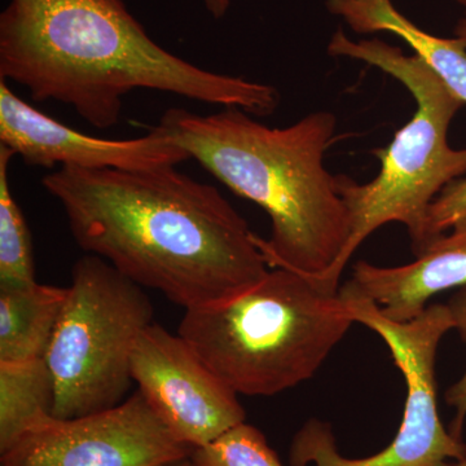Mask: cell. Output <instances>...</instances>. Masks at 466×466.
<instances>
[{
    "label": "cell",
    "instance_id": "obj_22",
    "mask_svg": "<svg viewBox=\"0 0 466 466\" xmlns=\"http://www.w3.org/2000/svg\"><path fill=\"white\" fill-rule=\"evenodd\" d=\"M455 2H458L460 5H462V7L466 9V0H455Z\"/></svg>",
    "mask_w": 466,
    "mask_h": 466
},
{
    "label": "cell",
    "instance_id": "obj_2",
    "mask_svg": "<svg viewBox=\"0 0 466 466\" xmlns=\"http://www.w3.org/2000/svg\"><path fill=\"white\" fill-rule=\"evenodd\" d=\"M0 79L35 101L72 106L100 130L121 118L135 90L269 116L274 86L220 75L157 45L124 0H9L0 15Z\"/></svg>",
    "mask_w": 466,
    "mask_h": 466
},
{
    "label": "cell",
    "instance_id": "obj_18",
    "mask_svg": "<svg viewBox=\"0 0 466 466\" xmlns=\"http://www.w3.org/2000/svg\"><path fill=\"white\" fill-rule=\"evenodd\" d=\"M446 305L452 318L453 329L458 330L466 346V287L456 289ZM446 401L456 410L455 419L450 426L451 434L462 440L466 419V370L461 379L446 391Z\"/></svg>",
    "mask_w": 466,
    "mask_h": 466
},
{
    "label": "cell",
    "instance_id": "obj_3",
    "mask_svg": "<svg viewBox=\"0 0 466 466\" xmlns=\"http://www.w3.org/2000/svg\"><path fill=\"white\" fill-rule=\"evenodd\" d=\"M251 116L238 106L208 116L174 108L157 127L227 188L266 211L271 235H256V242L269 268L318 280L337 265L351 235L341 175L324 165L336 116L312 112L283 128Z\"/></svg>",
    "mask_w": 466,
    "mask_h": 466
},
{
    "label": "cell",
    "instance_id": "obj_21",
    "mask_svg": "<svg viewBox=\"0 0 466 466\" xmlns=\"http://www.w3.org/2000/svg\"><path fill=\"white\" fill-rule=\"evenodd\" d=\"M162 466H195L193 465L192 460L189 458L177 460V461L170 462V464Z\"/></svg>",
    "mask_w": 466,
    "mask_h": 466
},
{
    "label": "cell",
    "instance_id": "obj_23",
    "mask_svg": "<svg viewBox=\"0 0 466 466\" xmlns=\"http://www.w3.org/2000/svg\"><path fill=\"white\" fill-rule=\"evenodd\" d=\"M453 466H466V460H465V461L456 462V464Z\"/></svg>",
    "mask_w": 466,
    "mask_h": 466
},
{
    "label": "cell",
    "instance_id": "obj_9",
    "mask_svg": "<svg viewBox=\"0 0 466 466\" xmlns=\"http://www.w3.org/2000/svg\"><path fill=\"white\" fill-rule=\"evenodd\" d=\"M131 375L171 433L192 450L245 422L238 392L183 337L161 325L144 330L131 358Z\"/></svg>",
    "mask_w": 466,
    "mask_h": 466
},
{
    "label": "cell",
    "instance_id": "obj_12",
    "mask_svg": "<svg viewBox=\"0 0 466 466\" xmlns=\"http://www.w3.org/2000/svg\"><path fill=\"white\" fill-rule=\"evenodd\" d=\"M327 8L355 33L388 32L400 36L466 106V43L462 39L441 38L420 29L391 0H327Z\"/></svg>",
    "mask_w": 466,
    "mask_h": 466
},
{
    "label": "cell",
    "instance_id": "obj_16",
    "mask_svg": "<svg viewBox=\"0 0 466 466\" xmlns=\"http://www.w3.org/2000/svg\"><path fill=\"white\" fill-rule=\"evenodd\" d=\"M195 466H284L256 426L241 422L217 440L193 449Z\"/></svg>",
    "mask_w": 466,
    "mask_h": 466
},
{
    "label": "cell",
    "instance_id": "obj_15",
    "mask_svg": "<svg viewBox=\"0 0 466 466\" xmlns=\"http://www.w3.org/2000/svg\"><path fill=\"white\" fill-rule=\"evenodd\" d=\"M15 153L0 144V284L35 280L33 242L25 217L9 186V162Z\"/></svg>",
    "mask_w": 466,
    "mask_h": 466
},
{
    "label": "cell",
    "instance_id": "obj_14",
    "mask_svg": "<svg viewBox=\"0 0 466 466\" xmlns=\"http://www.w3.org/2000/svg\"><path fill=\"white\" fill-rule=\"evenodd\" d=\"M55 382L45 358L0 361V453L54 419Z\"/></svg>",
    "mask_w": 466,
    "mask_h": 466
},
{
    "label": "cell",
    "instance_id": "obj_20",
    "mask_svg": "<svg viewBox=\"0 0 466 466\" xmlns=\"http://www.w3.org/2000/svg\"><path fill=\"white\" fill-rule=\"evenodd\" d=\"M455 36H458V38L462 39L466 43V12L464 16L460 18L459 23L456 24Z\"/></svg>",
    "mask_w": 466,
    "mask_h": 466
},
{
    "label": "cell",
    "instance_id": "obj_13",
    "mask_svg": "<svg viewBox=\"0 0 466 466\" xmlns=\"http://www.w3.org/2000/svg\"><path fill=\"white\" fill-rule=\"evenodd\" d=\"M69 288L0 284V361L45 358Z\"/></svg>",
    "mask_w": 466,
    "mask_h": 466
},
{
    "label": "cell",
    "instance_id": "obj_11",
    "mask_svg": "<svg viewBox=\"0 0 466 466\" xmlns=\"http://www.w3.org/2000/svg\"><path fill=\"white\" fill-rule=\"evenodd\" d=\"M415 257L413 262L398 267L359 260L350 281L379 306L383 317L412 320L437 294L466 287V218Z\"/></svg>",
    "mask_w": 466,
    "mask_h": 466
},
{
    "label": "cell",
    "instance_id": "obj_19",
    "mask_svg": "<svg viewBox=\"0 0 466 466\" xmlns=\"http://www.w3.org/2000/svg\"><path fill=\"white\" fill-rule=\"evenodd\" d=\"M207 9L214 18H222L229 8L231 0H204Z\"/></svg>",
    "mask_w": 466,
    "mask_h": 466
},
{
    "label": "cell",
    "instance_id": "obj_10",
    "mask_svg": "<svg viewBox=\"0 0 466 466\" xmlns=\"http://www.w3.org/2000/svg\"><path fill=\"white\" fill-rule=\"evenodd\" d=\"M0 144L29 167L153 170L189 156L157 126L146 137L112 140L79 133L34 108L0 79Z\"/></svg>",
    "mask_w": 466,
    "mask_h": 466
},
{
    "label": "cell",
    "instance_id": "obj_4",
    "mask_svg": "<svg viewBox=\"0 0 466 466\" xmlns=\"http://www.w3.org/2000/svg\"><path fill=\"white\" fill-rule=\"evenodd\" d=\"M354 323L339 290L271 268L226 302L186 309L177 334L233 391L272 397L311 379Z\"/></svg>",
    "mask_w": 466,
    "mask_h": 466
},
{
    "label": "cell",
    "instance_id": "obj_5",
    "mask_svg": "<svg viewBox=\"0 0 466 466\" xmlns=\"http://www.w3.org/2000/svg\"><path fill=\"white\" fill-rule=\"evenodd\" d=\"M332 56L363 61L400 82L416 101L412 118L386 148L373 150L380 171L370 183L341 175V193L351 217V235L337 265L312 280L330 293L339 290L346 266L360 245L389 223L406 226L413 254L422 241L431 202L453 180L466 177V148L449 143V130L465 106L421 57L407 56L400 47L380 41L355 42L342 29L328 45Z\"/></svg>",
    "mask_w": 466,
    "mask_h": 466
},
{
    "label": "cell",
    "instance_id": "obj_1",
    "mask_svg": "<svg viewBox=\"0 0 466 466\" xmlns=\"http://www.w3.org/2000/svg\"><path fill=\"white\" fill-rule=\"evenodd\" d=\"M42 184L82 250L184 309L226 302L271 269L256 233L219 189L177 167H63Z\"/></svg>",
    "mask_w": 466,
    "mask_h": 466
},
{
    "label": "cell",
    "instance_id": "obj_7",
    "mask_svg": "<svg viewBox=\"0 0 466 466\" xmlns=\"http://www.w3.org/2000/svg\"><path fill=\"white\" fill-rule=\"evenodd\" d=\"M339 296L355 323L385 341L406 380L403 420L386 449L363 459L342 456L330 425L309 420L291 441L290 466H453L465 461L464 441L444 428L438 412L435 359L441 339L453 329L447 305L433 303L412 320L395 321L383 317L350 280L339 288Z\"/></svg>",
    "mask_w": 466,
    "mask_h": 466
},
{
    "label": "cell",
    "instance_id": "obj_17",
    "mask_svg": "<svg viewBox=\"0 0 466 466\" xmlns=\"http://www.w3.org/2000/svg\"><path fill=\"white\" fill-rule=\"evenodd\" d=\"M466 218V177L453 180L431 202L426 214L422 241L417 254L438 236L452 228L455 223Z\"/></svg>",
    "mask_w": 466,
    "mask_h": 466
},
{
    "label": "cell",
    "instance_id": "obj_8",
    "mask_svg": "<svg viewBox=\"0 0 466 466\" xmlns=\"http://www.w3.org/2000/svg\"><path fill=\"white\" fill-rule=\"evenodd\" d=\"M191 452L137 390L100 412L54 417L2 453L0 466H162Z\"/></svg>",
    "mask_w": 466,
    "mask_h": 466
},
{
    "label": "cell",
    "instance_id": "obj_6",
    "mask_svg": "<svg viewBox=\"0 0 466 466\" xmlns=\"http://www.w3.org/2000/svg\"><path fill=\"white\" fill-rule=\"evenodd\" d=\"M45 360L55 382L54 417L118 406L134 380L131 358L155 308L143 287L97 256L82 257Z\"/></svg>",
    "mask_w": 466,
    "mask_h": 466
}]
</instances>
